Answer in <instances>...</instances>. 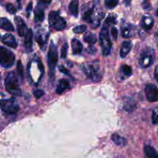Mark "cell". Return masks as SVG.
Here are the masks:
<instances>
[{
	"instance_id": "cell-1",
	"label": "cell",
	"mask_w": 158,
	"mask_h": 158,
	"mask_svg": "<svg viewBox=\"0 0 158 158\" xmlns=\"http://www.w3.org/2000/svg\"><path fill=\"white\" fill-rule=\"evenodd\" d=\"M82 70L88 78L94 82H99L102 79V72L98 63H87L82 65Z\"/></svg>"
},
{
	"instance_id": "cell-2",
	"label": "cell",
	"mask_w": 158,
	"mask_h": 158,
	"mask_svg": "<svg viewBox=\"0 0 158 158\" xmlns=\"http://www.w3.org/2000/svg\"><path fill=\"white\" fill-rule=\"evenodd\" d=\"M5 86L8 93L14 96H20L22 94L21 89L19 85L18 77L15 72H11L6 75L5 80Z\"/></svg>"
},
{
	"instance_id": "cell-3",
	"label": "cell",
	"mask_w": 158,
	"mask_h": 158,
	"mask_svg": "<svg viewBox=\"0 0 158 158\" xmlns=\"http://www.w3.org/2000/svg\"><path fill=\"white\" fill-rule=\"evenodd\" d=\"M100 43L103 50V54L104 56H108L110 53L111 47H112V43L110 39L109 35V29L108 26L104 24L103 27L102 28L101 31L100 32Z\"/></svg>"
},
{
	"instance_id": "cell-4",
	"label": "cell",
	"mask_w": 158,
	"mask_h": 158,
	"mask_svg": "<svg viewBox=\"0 0 158 158\" xmlns=\"http://www.w3.org/2000/svg\"><path fill=\"white\" fill-rule=\"evenodd\" d=\"M49 23L51 27L57 31H62L66 27V22L57 11H51L49 14Z\"/></svg>"
},
{
	"instance_id": "cell-5",
	"label": "cell",
	"mask_w": 158,
	"mask_h": 158,
	"mask_svg": "<svg viewBox=\"0 0 158 158\" xmlns=\"http://www.w3.org/2000/svg\"><path fill=\"white\" fill-rule=\"evenodd\" d=\"M15 57L13 52L6 48L0 46V65L5 68L12 67L15 63Z\"/></svg>"
},
{
	"instance_id": "cell-6",
	"label": "cell",
	"mask_w": 158,
	"mask_h": 158,
	"mask_svg": "<svg viewBox=\"0 0 158 158\" xmlns=\"http://www.w3.org/2000/svg\"><path fill=\"white\" fill-rule=\"evenodd\" d=\"M47 60L49 68V75H50V77H53L56 66V63L58 62V52H57L56 46L54 45L52 41L51 42L50 46H49Z\"/></svg>"
},
{
	"instance_id": "cell-7",
	"label": "cell",
	"mask_w": 158,
	"mask_h": 158,
	"mask_svg": "<svg viewBox=\"0 0 158 158\" xmlns=\"http://www.w3.org/2000/svg\"><path fill=\"white\" fill-rule=\"evenodd\" d=\"M0 108L7 114H15L19 110L18 103L14 98L9 100H0Z\"/></svg>"
},
{
	"instance_id": "cell-8",
	"label": "cell",
	"mask_w": 158,
	"mask_h": 158,
	"mask_svg": "<svg viewBox=\"0 0 158 158\" xmlns=\"http://www.w3.org/2000/svg\"><path fill=\"white\" fill-rule=\"evenodd\" d=\"M155 59V52L153 49H145L140 54L139 63L142 68H148L153 64Z\"/></svg>"
},
{
	"instance_id": "cell-9",
	"label": "cell",
	"mask_w": 158,
	"mask_h": 158,
	"mask_svg": "<svg viewBox=\"0 0 158 158\" xmlns=\"http://www.w3.org/2000/svg\"><path fill=\"white\" fill-rule=\"evenodd\" d=\"M145 94L150 102L158 101V88L154 84L149 83L145 87Z\"/></svg>"
},
{
	"instance_id": "cell-10",
	"label": "cell",
	"mask_w": 158,
	"mask_h": 158,
	"mask_svg": "<svg viewBox=\"0 0 158 158\" xmlns=\"http://www.w3.org/2000/svg\"><path fill=\"white\" fill-rule=\"evenodd\" d=\"M49 3H50V2H39L35 11H34V13H35V21L36 22V23H41V22L43 21V19H44L45 15V8H46V5L49 4Z\"/></svg>"
},
{
	"instance_id": "cell-11",
	"label": "cell",
	"mask_w": 158,
	"mask_h": 158,
	"mask_svg": "<svg viewBox=\"0 0 158 158\" xmlns=\"http://www.w3.org/2000/svg\"><path fill=\"white\" fill-rule=\"evenodd\" d=\"M15 24H16L17 32H18L19 35L20 36L25 37V35H26V34H27V32H29V29H28L27 26H26L24 20H23L20 16H15Z\"/></svg>"
},
{
	"instance_id": "cell-12",
	"label": "cell",
	"mask_w": 158,
	"mask_h": 158,
	"mask_svg": "<svg viewBox=\"0 0 158 158\" xmlns=\"http://www.w3.org/2000/svg\"><path fill=\"white\" fill-rule=\"evenodd\" d=\"M123 108L127 112L131 113L137 108V103L133 98L129 97H123Z\"/></svg>"
},
{
	"instance_id": "cell-13",
	"label": "cell",
	"mask_w": 158,
	"mask_h": 158,
	"mask_svg": "<svg viewBox=\"0 0 158 158\" xmlns=\"http://www.w3.org/2000/svg\"><path fill=\"white\" fill-rule=\"evenodd\" d=\"M2 41L6 46H9L11 48H14V49H15L17 47V46H18V43H17L15 38L14 37L13 35H12L10 33L5 34L3 35L2 39Z\"/></svg>"
},
{
	"instance_id": "cell-14",
	"label": "cell",
	"mask_w": 158,
	"mask_h": 158,
	"mask_svg": "<svg viewBox=\"0 0 158 158\" xmlns=\"http://www.w3.org/2000/svg\"><path fill=\"white\" fill-rule=\"evenodd\" d=\"M132 46V43L131 41H124L122 43V46L120 49V56L121 58H124L127 56V55L131 52Z\"/></svg>"
},
{
	"instance_id": "cell-15",
	"label": "cell",
	"mask_w": 158,
	"mask_h": 158,
	"mask_svg": "<svg viewBox=\"0 0 158 158\" xmlns=\"http://www.w3.org/2000/svg\"><path fill=\"white\" fill-rule=\"evenodd\" d=\"M48 35L49 34L47 33H40L36 35V42L38 43L39 46L43 50H45L46 47V43H47V40H48Z\"/></svg>"
},
{
	"instance_id": "cell-16",
	"label": "cell",
	"mask_w": 158,
	"mask_h": 158,
	"mask_svg": "<svg viewBox=\"0 0 158 158\" xmlns=\"http://www.w3.org/2000/svg\"><path fill=\"white\" fill-rule=\"evenodd\" d=\"M25 40H24V45H25V47H26V50L28 52L29 51H32V29H29V32H27L26 35L24 37Z\"/></svg>"
},
{
	"instance_id": "cell-17",
	"label": "cell",
	"mask_w": 158,
	"mask_h": 158,
	"mask_svg": "<svg viewBox=\"0 0 158 158\" xmlns=\"http://www.w3.org/2000/svg\"><path fill=\"white\" fill-rule=\"evenodd\" d=\"M0 29H4L6 31H14L13 25L7 18H0Z\"/></svg>"
},
{
	"instance_id": "cell-18",
	"label": "cell",
	"mask_w": 158,
	"mask_h": 158,
	"mask_svg": "<svg viewBox=\"0 0 158 158\" xmlns=\"http://www.w3.org/2000/svg\"><path fill=\"white\" fill-rule=\"evenodd\" d=\"M72 49L73 53L74 55H78L80 54L83 51V45H82L81 42L77 39H73L72 40Z\"/></svg>"
},
{
	"instance_id": "cell-19",
	"label": "cell",
	"mask_w": 158,
	"mask_h": 158,
	"mask_svg": "<svg viewBox=\"0 0 158 158\" xmlns=\"http://www.w3.org/2000/svg\"><path fill=\"white\" fill-rule=\"evenodd\" d=\"M154 24V21L151 16H143L142 19L141 25L142 27L146 30H150L153 28Z\"/></svg>"
},
{
	"instance_id": "cell-20",
	"label": "cell",
	"mask_w": 158,
	"mask_h": 158,
	"mask_svg": "<svg viewBox=\"0 0 158 158\" xmlns=\"http://www.w3.org/2000/svg\"><path fill=\"white\" fill-rule=\"evenodd\" d=\"M143 151H144L145 155L147 156L148 158H158V154L157 151L152 146L146 145L144 148H143Z\"/></svg>"
},
{
	"instance_id": "cell-21",
	"label": "cell",
	"mask_w": 158,
	"mask_h": 158,
	"mask_svg": "<svg viewBox=\"0 0 158 158\" xmlns=\"http://www.w3.org/2000/svg\"><path fill=\"white\" fill-rule=\"evenodd\" d=\"M113 142L115 143L116 145L120 147H123L127 144V140L124 137H121V136L119 135L118 134H114L111 137Z\"/></svg>"
},
{
	"instance_id": "cell-22",
	"label": "cell",
	"mask_w": 158,
	"mask_h": 158,
	"mask_svg": "<svg viewBox=\"0 0 158 158\" xmlns=\"http://www.w3.org/2000/svg\"><path fill=\"white\" fill-rule=\"evenodd\" d=\"M68 88H69V82H68L66 80L63 79V80H60V82H59L56 91V93L58 94H63L66 89H68Z\"/></svg>"
},
{
	"instance_id": "cell-23",
	"label": "cell",
	"mask_w": 158,
	"mask_h": 158,
	"mask_svg": "<svg viewBox=\"0 0 158 158\" xmlns=\"http://www.w3.org/2000/svg\"><path fill=\"white\" fill-rule=\"evenodd\" d=\"M133 27L131 25H128V26H124L123 27H121V35L123 38H130L131 36H132L134 35V32H133Z\"/></svg>"
},
{
	"instance_id": "cell-24",
	"label": "cell",
	"mask_w": 158,
	"mask_h": 158,
	"mask_svg": "<svg viewBox=\"0 0 158 158\" xmlns=\"http://www.w3.org/2000/svg\"><path fill=\"white\" fill-rule=\"evenodd\" d=\"M69 9L70 11L71 14L73 16H78L79 14V2L78 1H72L70 2L69 5Z\"/></svg>"
},
{
	"instance_id": "cell-25",
	"label": "cell",
	"mask_w": 158,
	"mask_h": 158,
	"mask_svg": "<svg viewBox=\"0 0 158 158\" xmlns=\"http://www.w3.org/2000/svg\"><path fill=\"white\" fill-rule=\"evenodd\" d=\"M104 15L105 14L103 12H100V13L97 14V15H96L95 18L93 19L92 22H91V24H92V27L94 29H96V28H97L100 26V23H101V20L103 19Z\"/></svg>"
},
{
	"instance_id": "cell-26",
	"label": "cell",
	"mask_w": 158,
	"mask_h": 158,
	"mask_svg": "<svg viewBox=\"0 0 158 158\" xmlns=\"http://www.w3.org/2000/svg\"><path fill=\"white\" fill-rule=\"evenodd\" d=\"M83 40H84V41L86 42V43H89V44H91V45L95 44L97 41V35H96L95 34L92 33V32H87V33L84 35Z\"/></svg>"
},
{
	"instance_id": "cell-27",
	"label": "cell",
	"mask_w": 158,
	"mask_h": 158,
	"mask_svg": "<svg viewBox=\"0 0 158 158\" xmlns=\"http://www.w3.org/2000/svg\"><path fill=\"white\" fill-rule=\"evenodd\" d=\"M93 12H94V7L88 9L87 11H86V12H84V14H83V19L86 20V21L88 22V23H91V22H92V19H92Z\"/></svg>"
},
{
	"instance_id": "cell-28",
	"label": "cell",
	"mask_w": 158,
	"mask_h": 158,
	"mask_svg": "<svg viewBox=\"0 0 158 158\" xmlns=\"http://www.w3.org/2000/svg\"><path fill=\"white\" fill-rule=\"evenodd\" d=\"M121 70L123 75L126 77H130L132 75V68L128 65H123L121 66Z\"/></svg>"
},
{
	"instance_id": "cell-29",
	"label": "cell",
	"mask_w": 158,
	"mask_h": 158,
	"mask_svg": "<svg viewBox=\"0 0 158 158\" xmlns=\"http://www.w3.org/2000/svg\"><path fill=\"white\" fill-rule=\"evenodd\" d=\"M104 3L105 6H106V7L107 8V9H112L118 5L119 2L117 1V0H106V1L104 2Z\"/></svg>"
},
{
	"instance_id": "cell-30",
	"label": "cell",
	"mask_w": 158,
	"mask_h": 158,
	"mask_svg": "<svg viewBox=\"0 0 158 158\" xmlns=\"http://www.w3.org/2000/svg\"><path fill=\"white\" fill-rule=\"evenodd\" d=\"M116 19H117V15H114V14H110V15H108V17L106 18V22H105V25L108 26V25L115 24Z\"/></svg>"
},
{
	"instance_id": "cell-31",
	"label": "cell",
	"mask_w": 158,
	"mask_h": 158,
	"mask_svg": "<svg viewBox=\"0 0 158 158\" xmlns=\"http://www.w3.org/2000/svg\"><path fill=\"white\" fill-rule=\"evenodd\" d=\"M86 30V26H85V25H80V26H76V27H74L73 29V31L77 34L83 33V32H84Z\"/></svg>"
},
{
	"instance_id": "cell-32",
	"label": "cell",
	"mask_w": 158,
	"mask_h": 158,
	"mask_svg": "<svg viewBox=\"0 0 158 158\" xmlns=\"http://www.w3.org/2000/svg\"><path fill=\"white\" fill-rule=\"evenodd\" d=\"M17 73L19 76V78L20 80H21V81L23 80V68L20 60L18 62V63H17Z\"/></svg>"
},
{
	"instance_id": "cell-33",
	"label": "cell",
	"mask_w": 158,
	"mask_h": 158,
	"mask_svg": "<svg viewBox=\"0 0 158 158\" xmlns=\"http://www.w3.org/2000/svg\"><path fill=\"white\" fill-rule=\"evenodd\" d=\"M152 123L153 124H158V107L153 110L152 114Z\"/></svg>"
},
{
	"instance_id": "cell-34",
	"label": "cell",
	"mask_w": 158,
	"mask_h": 158,
	"mask_svg": "<svg viewBox=\"0 0 158 158\" xmlns=\"http://www.w3.org/2000/svg\"><path fill=\"white\" fill-rule=\"evenodd\" d=\"M6 9L7 12H9L10 14H14L16 12V9L12 3H7L6 6Z\"/></svg>"
},
{
	"instance_id": "cell-35",
	"label": "cell",
	"mask_w": 158,
	"mask_h": 158,
	"mask_svg": "<svg viewBox=\"0 0 158 158\" xmlns=\"http://www.w3.org/2000/svg\"><path fill=\"white\" fill-rule=\"evenodd\" d=\"M67 51H68V44L67 43H65L63 44V47H62L61 50V57L63 59H65L67 56Z\"/></svg>"
},
{
	"instance_id": "cell-36",
	"label": "cell",
	"mask_w": 158,
	"mask_h": 158,
	"mask_svg": "<svg viewBox=\"0 0 158 158\" xmlns=\"http://www.w3.org/2000/svg\"><path fill=\"white\" fill-rule=\"evenodd\" d=\"M44 94V91L42 90V89H36L35 91H34V96H35L36 98H40V97H43Z\"/></svg>"
},
{
	"instance_id": "cell-37",
	"label": "cell",
	"mask_w": 158,
	"mask_h": 158,
	"mask_svg": "<svg viewBox=\"0 0 158 158\" xmlns=\"http://www.w3.org/2000/svg\"><path fill=\"white\" fill-rule=\"evenodd\" d=\"M111 35H112L113 38L114 40H117V36H118V31H117V29L116 27H112L111 28Z\"/></svg>"
},
{
	"instance_id": "cell-38",
	"label": "cell",
	"mask_w": 158,
	"mask_h": 158,
	"mask_svg": "<svg viewBox=\"0 0 158 158\" xmlns=\"http://www.w3.org/2000/svg\"><path fill=\"white\" fill-rule=\"evenodd\" d=\"M86 51H87L88 53L89 54H95L96 52H97V49H96V48L94 47V46H89V47L87 48Z\"/></svg>"
},
{
	"instance_id": "cell-39",
	"label": "cell",
	"mask_w": 158,
	"mask_h": 158,
	"mask_svg": "<svg viewBox=\"0 0 158 158\" xmlns=\"http://www.w3.org/2000/svg\"><path fill=\"white\" fill-rule=\"evenodd\" d=\"M60 71H61L63 73H69V71H68L67 69H66V68H65L63 66H60Z\"/></svg>"
},
{
	"instance_id": "cell-40",
	"label": "cell",
	"mask_w": 158,
	"mask_h": 158,
	"mask_svg": "<svg viewBox=\"0 0 158 158\" xmlns=\"http://www.w3.org/2000/svg\"><path fill=\"white\" fill-rule=\"evenodd\" d=\"M32 2H29V4L28 5L27 8H26V12H27L28 15H29V13H30V11L32 10Z\"/></svg>"
},
{
	"instance_id": "cell-41",
	"label": "cell",
	"mask_w": 158,
	"mask_h": 158,
	"mask_svg": "<svg viewBox=\"0 0 158 158\" xmlns=\"http://www.w3.org/2000/svg\"><path fill=\"white\" fill-rule=\"evenodd\" d=\"M154 77H155L156 80H157V82L158 83V66L155 69V72H154Z\"/></svg>"
},
{
	"instance_id": "cell-42",
	"label": "cell",
	"mask_w": 158,
	"mask_h": 158,
	"mask_svg": "<svg viewBox=\"0 0 158 158\" xmlns=\"http://www.w3.org/2000/svg\"><path fill=\"white\" fill-rule=\"evenodd\" d=\"M157 16H158V9H157Z\"/></svg>"
}]
</instances>
